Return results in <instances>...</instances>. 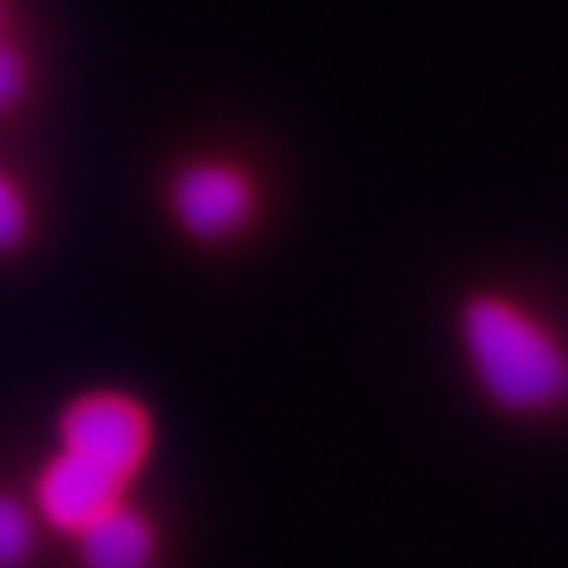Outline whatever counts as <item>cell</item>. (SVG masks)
I'll list each match as a JSON object with an SVG mask.
<instances>
[{"instance_id": "cell-1", "label": "cell", "mask_w": 568, "mask_h": 568, "mask_svg": "<svg viewBox=\"0 0 568 568\" xmlns=\"http://www.w3.org/2000/svg\"><path fill=\"white\" fill-rule=\"evenodd\" d=\"M454 328L474 387L494 410L549 418L568 407V339L521 296L474 288Z\"/></svg>"}, {"instance_id": "cell-2", "label": "cell", "mask_w": 568, "mask_h": 568, "mask_svg": "<svg viewBox=\"0 0 568 568\" xmlns=\"http://www.w3.org/2000/svg\"><path fill=\"white\" fill-rule=\"evenodd\" d=\"M159 202L182 241L197 248H230L257 230L265 182L233 154H186L166 170Z\"/></svg>"}, {"instance_id": "cell-3", "label": "cell", "mask_w": 568, "mask_h": 568, "mask_svg": "<svg viewBox=\"0 0 568 568\" xmlns=\"http://www.w3.org/2000/svg\"><path fill=\"white\" fill-rule=\"evenodd\" d=\"M154 446L159 418L134 387L95 383L75 390L55 410V450L75 454L126 489L151 466Z\"/></svg>"}, {"instance_id": "cell-4", "label": "cell", "mask_w": 568, "mask_h": 568, "mask_svg": "<svg viewBox=\"0 0 568 568\" xmlns=\"http://www.w3.org/2000/svg\"><path fill=\"white\" fill-rule=\"evenodd\" d=\"M131 489L119 486L115 478H106L103 470L88 466L83 458L68 450H52L32 474V489H28V506H32L40 529H52L60 537H75L83 532L99 514L119 506Z\"/></svg>"}, {"instance_id": "cell-5", "label": "cell", "mask_w": 568, "mask_h": 568, "mask_svg": "<svg viewBox=\"0 0 568 568\" xmlns=\"http://www.w3.org/2000/svg\"><path fill=\"white\" fill-rule=\"evenodd\" d=\"M71 541L83 568H154L159 560V529L151 514L134 506L131 497L99 514Z\"/></svg>"}, {"instance_id": "cell-6", "label": "cell", "mask_w": 568, "mask_h": 568, "mask_svg": "<svg viewBox=\"0 0 568 568\" xmlns=\"http://www.w3.org/2000/svg\"><path fill=\"white\" fill-rule=\"evenodd\" d=\"M40 233V197L20 170L0 162V261L20 257Z\"/></svg>"}, {"instance_id": "cell-7", "label": "cell", "mask_w": 568, "mask_h": 568, "mask_svg": "<svg viewBox=\"0 0 568 568\" xmlns=\"http://www.w3.org/2000/svg\"><path fill=\"white\" fill-rule=\"evenodd\" d=\"M36 83H40V63H36L28 40L17 28L0 32V123H9L32 103Z\"/></svg>"}, {"instance_id": "cell-8", "label": "cell", "mask_w": 568, "mask_h": 568, "mask_svg": "<svg viewBox=\"0 0 568 568\" xmlns=\"http://www.w3.org/2000/svg\"><path fill=\"white\" fill-rule=\"evenodd\" d=\"M36 545H40V521L28 497L0 489V568H24Z\"/></svg>"}, {"instance_id": "cell-9", "label": "cell", "mask_w": 568, "mask_h": 568, "mask_svg": "<svg viewBox=\"0 0 568 568\" xmlns=\"http://www.w3.org/2000/svg\"><path fill=\"white\" fill-rule=\"evenodd\" d=\"M17 28V0H0V32Z\"/></svg>"}]
</instances>
